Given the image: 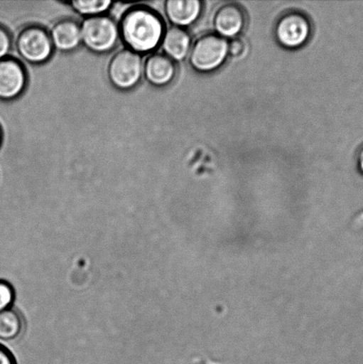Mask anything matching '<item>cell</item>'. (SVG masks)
Returning a JSON list of instances; mask_svg holds the SVG:
<instances>
[{
	"label": "cell",
	"mask_w": 363,
	"mask_h": 364,
	"mask_svg": "<svg viewBox=\"0 0 363 364\" xmlns=\"http://www.w3.org/2000/svg\"><path fill=\"white\" fill-rule=\"evenodd\" d=\"M81 42L91 51L107 53L115 48L119 28L112 18L105 16L88 17L80 25Z\"/></svg>",
	"instance_id": "3957f363"
},
{
	"label": "cell",
	"mask_w": 363,
	"mask_h": 364,
	"mask_svg": "<svg viewBox=\"0 0 363 364\" xmlns=\"http://www.w3.org/2000/svg\"><path fill=\"white\" fill-rule=\"evenodd\" d=\"M358 166L359 168L362 171L363 173V147L361 149V151L358 153Z\"/></svg>",
	"instance_id": "d6986e66"
},
{
	"label": "cell",
	"mask_w": 363,
	"mask_h": 364,
	"mask_svg": "<svg viewBox=\"0 0 363 364\" xmlns=\"http://www.w3.org/2000/svg\"><path fill=\"white\" fill-rule=\"evenodd\" d=\"M176 66L172 59L162 53L148 57L143 64V75L149 83L156 87H165L173 80Z\"/></svg>",
	"instance_id": "9c48e42d"
},
{
	"label": "cell",
	"mask_w": 363,
	"mask_h": 364,
	"mask_svg": "<svg viewBox=\"0 0 363 364\" xmlns=\"http://www.w3.org/2000/svg\"><path fill=\"white\" fill-rule=\"evenodd\" d=\"M163 24L153 11L136 7L124 14L119 34L128 49L134 53H146L156 48L162 41Z\"/></svg>",
	"instance_id": "6da1fadb"
},
{
	"label": "cell",
	"mask_w": 363,
	"mask_h": 364,
	"mask_svg": "<svg viewBox=\"0 0 363 364\" xmlns=\"http://www.w3.org/2000/svg\"><path fill=\"white\" fill-rule=\"evenodd\" d=\"M16 48L23 59L31 63L45 62L52 55L53 45L49 35L39 27H28L20 32Z\"/></svg>",
	"instance_id": "5b68a950"
},
{
	"label": "cell",
	"mask_w": 363,
	"mask_h": 364,
	"mask_svg": "<svg viewBox=\"0 0 363 364\" xmlns=\"http://www.w3.org/2000/svg\"><path fill=\"white\" fill-rule=\"evenodd\" d=\"M161 43L166 56L173 60H183L190 52V35L183 28L170 27L163 33Z\"/></svg>",
	"instance_id": "7c38bea8"
},
{
	"label": "cell",
	"mask_w": 363,
	"mask_h": 364,
	"mask_svg": "<svg viewBox=\"0 0 363 364\" xmlns=\"http://www.w3.org/2000/svg\"><path fill=\"white\" fill-rule=\"evenodd\" d=\"M0 139H1V133H0Z\"/></svg>",
	"instance_id": "ffe728a7"
},
{
	"label": "cell",
	"mask_w": 363,
	"mask_h": 364,
	"mask_svg": "<svg viewBox=\"0 0 363 364\" xmlns=\"http://www.w3.org/2000/svg\"><path fill=\"white\" fill-rule=\"evenodd\" d=\"M0 364H16L13 355L2 345H0Z\"/></svg>",
	"instance_id": "ac0fdd59"
},
{
	"label": "cell",
	"mask_w": 363,
	"mask_h": 364,
	"mask_svg": "<svg viewBox=\"0 0 363 364\" xmlns=\"http://www.w3.org/2000/svg\"><path fill=\"white\" fill-rule=\"evenodd\" d=\"M112 4L110 0H74L70 5L77 13L88 18L102 16Z\"/></svg>",
	"instance_id": "5bb4252c"
},
{
	"label": "cell",
	"mask_w": 363,
	"mask_h": 364,
	"mask_svg": "<svg viewBox=\"0 0 363 364\" xmlns=\"http://www.w3.org/2000/svg\"><path fill=\"white\" fill-rule=\"evenodd\" d=\"M53 46L60 51L70 52L81 43L80 25L72 20L60 21L50 32Z\"/></svg>",
	"instance_id": "8fae6325"
},
{
	"label": "cell",
	"mask_w": 363,
	"mask_h": 364,
	"mask_svg": "<svg viewBox=\"0 0 363 364\" xmlns=\"http://www.w3.org/2000/svg\"><path fill=\"white\" fill-rule=\"evenodd\" d=\"M143 74L141 55L129 49L117 53L110 60L108 76L117 88L128 90L135 87Z\"/></svg>",
	"instance_id": "277c9868"
},
{
	"label": "cell",
	"mask_w": 363,
	"mask_h": 364,
	"mask_svg": "<svg viewBox=\"0 0 363 364\" xmlns=\"http://www.w3.org/2000/svg\"><path fill=\"white\" fill-rule=\"evenodd\" d=\"M310 33L311 24L301 13H287L276 24L277 41L287 48H300L308 41Z\"/></svg>",
	"instance_id": "8992f818"
},
{
	"label": "cell",
	"mask_w": 363,
	"mask_h": 364,
	"mask_svg": "<svg viewBox=\"0 0 363 364\" xmlns=\"http://www.w3.org/2000/svg\"><path fill=\"white\" fill-rule=\"evenodd\" d=\"M245 21L244 10L239 6L227 3L216 11L213 26L220 37L233 38L244 30Z\"/></svg>",
	"instance_id": "ba28073f"
},
{
	"label": "cell",
	"mask_w": 363,
	"mask_h": 364,
	"mask_svg": "<svg viewBox=\"0 0 363 364\" xmlns=\"http://www.w3.org/2000/svg\"><path fill=\"white\" fill-rule=\"evenodd\" d=\"M246 51V44L243 38H234L229 43V55L233 58H239Z\"/></svg>",
	"instance_id": "2e32d148"
},
{
	"label": "cell",
	"mask_w": 363,
	"mask_h": 364,
	"mask_svg": "<svg viewBox=\"0 0 363 364\" xmlns=\"http://www.w3.org/2000/svg\"><path fill=\"white\" fill-rule=\"evenodd\" d=\"M166 16L176 27H186L194 23L200 16L202 3L198 0H167Z\"/></svg>",
	"instance_id": "30bf717a"
},
{
	"label": "cell",
	"mask_w": 363,
	"mask_h": 364,
	"mask_svg": "<svg viewBox=\"0 0 363 364\" xmlns=\"http://www.w3.org/2000/svg\"><path fill=\"white\" fill-rule=\"evenodd\" d=\"M23 331V319L19 313L13 309L0 310V338L13 340Z\"/></svg>",
	"instance_id": "4fadbf2b"
},
{
	"label": "cell",
	"mask_w": 363,
	"mask_h": 364,
	"mask_svg": "<svg viewBox=\"0 0 363 364\" xmlns=\"http://www.w3.org/2000/svg\"><path fill=\"white\" fill-rule=\"evenodd\" d=\"M14 299V291L7 282L0 280V310L10 309Z\"/></svg>",
	"instance_id": "9a60e30c"
},
{
	"label": "cell",
	"mask_w": 363,
	"mask_h": 364,
	"mask_svg": "<svg viewBox=\"0 0 363 364\" xmlns=\"http://www.w3.org/2000/svg\"><path fill=\"white\" fill-rule=\"evenodd\" d=\"M26 84L23 68L13 59L0 60V99L12 100L21 94Z\"/></svg>",
	"instance_id": "52a82bcc"
},
{
	"label": "cell",
	"mask_w": 363,
	"mask_h": 364,
	"mask_svg": "<svg viewBox=\"0 0 363 364\" xmlns=\"http://www.w3.org/2000/svg\"><path fill=\"white\" fill-rule=\"evenodd\" d=\"M11 48V38L6 28L0 26V60L5 59Z\"/></svg>",
	"instance_id": "e0dca14e"
},
{
	"label": "cell",
	"mask_w": 363,
	"mask_h": 364,
	"mask_svg": "<svg viewBox=\"0 0 363 364\" xmlns=\"http://www.w3.org/2000/svg\"><path fill=\"white\" fill-rule=\"evenodd\" d=\"M229 55V42L220 35L208 33L195 42L190 55V63L195 70L212 73L225 63Z\"/></svg>",
	"instance_id": "7a4b0ae2"
}]
</instances>
